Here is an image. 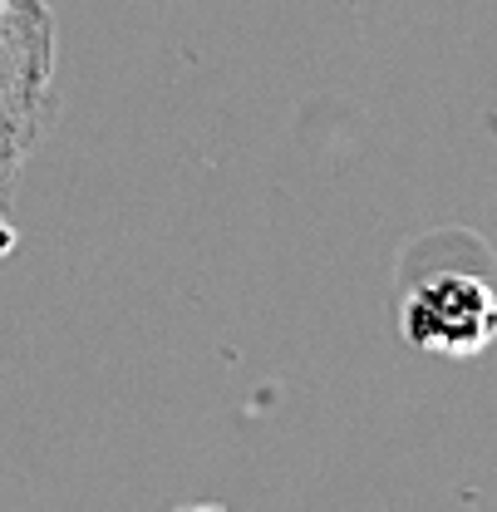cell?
Instances as JSON below:
<instances>
[{"label": "cell", "instance_id": "cell-1", "mask_svg": "<svg viewBox=\"0 0 497 512\" xmlns=\"http://www.w3.org/2000/svg\"><path fill=\"white\" fill-rule=\"evenodd\" d=\"M399 330L414 350L443 360H473L497 340V291L488 276L443 266L409 281L399 301Z\"/></svg>", "mask_w": 497, "mask_h": 512}, {"label": "cell", "instance_id": "cell-2", "mask_svg": "<svg viewBox=\"0 0 497 512\" xmlns=\"http://www.w3.org/2000/svg\"><path fill=\"white\" fill-rule=\"evenodd\" d=\"M15 242H20V237H15V227H5V222H0V256L10 252V247H15Z\"/></svg>", "mask_w": 497, "mask_h": 512}]
</instances>
